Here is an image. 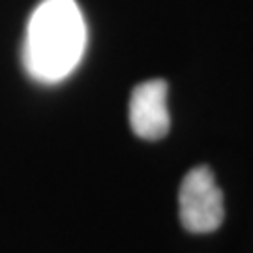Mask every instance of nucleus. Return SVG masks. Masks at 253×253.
<instances>
[{
	"label": "nucleus",
	"instance_id": "obj_3",
	"mask_svg": "<svg viewBox=\"0 0 253 253\" xmlns=\"http://www.w3.org/2000/svg\"><path fill=\"white\" fill-rule=\"evenodd\" d=\"M167 92L169 86L163 79H150L133 88L129 98V124L137 137L158 141L167 135L171 127Z\"/></svg>",
	"mask_w": 253,
	"mask_h": 253
},
{
	"label": "nucleus",
	"instance_id": "obj_2",
	"mask_svg": "<svg viewBox=\"0 0 253 253\" xmlns=\"http://www.w3.org/2000/svg\"><path fill=\"white\" fill-rule=\"evenodd\" d=\"M180 221L186 231L205 235L221 225L225 216L223 191L207 165L193 167L180 184L178 193Z\"/></svg>",
	"mask_w": 253,
	"mask_h": 253
},
{
	"label": "nucleus",
	"instance_id": "obj_1",
	"mask_svg": "<svg viewBox=\"0 0 253 253\" xmlns=\"http://www.w3.org/2000/svg\"><path fill=\"white\" fill-rule=\"evenodd\" d=\"M86 49V23L75 0H42L28 19L23 64L38 83L64 81Z\"/></svg>",
	"mask_w": 253,
	"mask_h": 253
}]
</instances>
